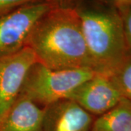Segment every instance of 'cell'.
<instances>
[{"mask_svg":"<svg viewBox=\"0 0 131 131\" xmlns=\"http://www.w3.org/2000/svg\"><path fill=\"white\" fill-rule=\"evenodd\" d=\"M108 2H112L114 3L117 6L122 5H127V4H131V0H106ZM56 2H58V0H56Z\"/></svg>","mask_w":131,"mask_h":131,"instance_id":"13","label":"cell"},{"mask_svg":"<svg viewBox=\"0 0 131 131\" xmlns=\"http://www.w3.org/2000/svg\"><path fill=\"white\" fill-rule=\"evenodd\" d=\"M95 74L89 68L53 70L36 62L25 77L20 95L44 108L68 98L77 87Z\"/></svg>","mask_w":131,"mask_h":131,"instance_id":"3","label":"cell"},{"mask_svg":"<svg viewBox=\"0 0 131 131\" xmlns=\"http://www.w3.org/2000/svg\"><path fill=\"white\" fill-rule=\"evenodd\" d=\"M26 47L32 50L37 62L50 69H93L75 7L54 5L33 26Z\"/></svg>","mask_w":131,"mask_h":131,"instance_id":"1","label":"cell"},{"mask_svg":"<svg viewBox=\"0 0 131 131\" xmlns=\"http://www.w3.org/2000/svg\"><path fill=\"white\" fill-rule=\"evenodd\" d=\"M43 108L19 94L0 120V131H42Z\"/></svg>","mask_w":131,"mask_h":131,"instance_id":"8","label":"cell"},{"mask_svg":"<svg viewBox=\"0 0 131 131\" xmlns=\"http://www.w3.org/2000/svg\"><path fill=\"white\" fill-rule=\"evenodd\" d=\"M57 3L45 0L36 2L0 17V58L24 49L33 26Z\"/></svg>","mask_w":131,"mask_h":131,"instance_id":"4","label":"cell"},{"mask_svg":"<svg viewBox=\"0 0 131 131\" xmlns=\"http://www.w3.org/2000/svg\"><path fill=\"white\" fill-rule=\"evenodd\" d=\"M117 10L122 19L125 40L129 50L131 48V4L117 6Z\"/></svg>","mask_w":131,"mask_h":131,"instance_id":"11","label":"cell"},{"mask_svg":"<svg viewBox=\"0 0 131 131\" xmlns=\"http://www.w3.org/2000/svg\"><path fill=\"white\" fill-rule=\"evenodd\" d=\"M111 77L123 96L131 101V56H127Z\"/></svg>","mask_w":131,"mask_h":131,"instance_id":"10","label":"cell"},{"mask_svg":"<svg viewBox=\"0 0 131 131\" xmlns=\"http://www.w3.org/2000/svg\"><path fill=\"white\" fill-rule=\"evenodd\" d=\"M54 1H55V2H56V0H54Z\"/></svg>","mask_w":131,"mask_h":131,"instance_id":"14","label":"cell"},{"mask_svg":"<svg viewBox=\"0 0 131 131\" xmlns=\"http://www.w3.org/2000/svg\"><path fill=\"white\" fill-rule=\"evenodd\" d=\"M92 67L98 74L111 76L128 55L120 15L117 9L75 7Z\"/></svg>","mask_w":131,"mask_h":131,"instance_id":"2","label":"cell"},{"mask_svg":"<svg viewBox=\"0 0 131 131\" xmlns=\"http://www.w3.org/2000/svg\"><path fill=\"white\" fill-rule=\"evenodd\" d=\"M39 1H44V0H0V17L9 14L22 6L33 2H39ZM45 1L55 2L54 0H45Z\"/></svg>","mask_w":131,"mask_h":131,"instance_id":"12","label":"cell"},{"mask_svg":"<svg viewBox=\"0 0 131 131\" xmlns=\"http://www.w3.org/2000/svg\"><path fill=\"white\" fill-rule=\"evenodd\" d=\"M123 98L111 76L96 73L77 87L68 98L92 115H102L116 106Z\"/></svg>","mask_w":131,"mask_h":131,"instance_id":"5","label":"cell"},{"mask_svg":"<svg viewBox=\"0 0 131 131\" xmlns=\"http://www.w3.org/2000/svg\"><path fill=\"white\" fill-rule=\"evenodd\" d=\"M90 131H131V101L124 97L116 106L94 120Z\"/></svg>","mask_w":131,"mask_h":131,"instance_id":"9","label":"cell"},{"mask_svg":"<svg viewBox=\"0 0 131 131\" xmlns=\"http://www.w3.org/2000/svg\"><path fill=\"white\" fill-rule=\"evenodd\" d=\"M36 62V57L28 47L0 58V120L18 98L25 77Z\"/></svg>","mask_w":131,"mask_h":131,"instance_id":"6","label":"cell"},{"mask_svg":"<svg viewBox=\"0 0 131 131\" xmlns=\"http://www.w3.org/2000/svg\"><path fill=\"white\" fill-rule=\"evenodd\" d=\"M93 117L69 98L43 108L42 131H90Z\"/></svg>","mask_w":131,"mask_h":131,"instance_id":"7","label":"cell"}]
</instances>
